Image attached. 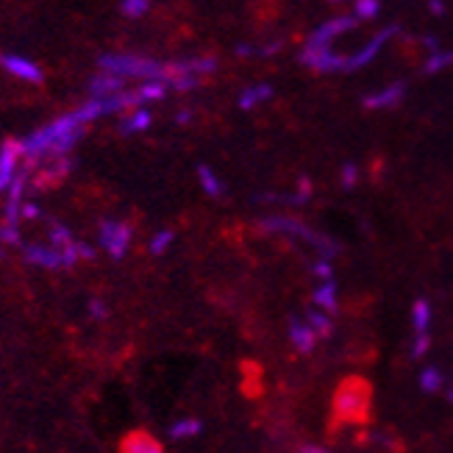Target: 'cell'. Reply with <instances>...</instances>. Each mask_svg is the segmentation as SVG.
Segmentation results:
<instances>
[{
	"instance_id": "cell-1",
	"label": "cell",
	"mask_w": 453,
	"mask_h": 453,
	"mask_svg": "<svg viewBox=\"0 0 453 453\" xmlns=\"http://www.w3.org/2000/svg\"><path fill=\"white\" fill-rule=\"evenodd\" d=\"M104 111H106V104L97 97V101H89L87 106L75 109L65 117H58V120L48 123L45 128L28 134L23 140L26 162L28 165H48L56 159H65V156H70V150L75 148V142L84 136V126Z\"/></svg>"
},
{
	"instance_id": "cell-2",
	"label": "cell",
	"mask_w": 453,
	"mask_h": 453,
	"mask_svg": "<svg viewBox=\"0 0 453 453\" xmlns=\"http://www.w3.org/2000/svg\"><path fill=\"white\" fill-rule=\"evenodd\" d=\"M372 411V387L362 376H348L331 398V415L342 426H365Z\"/></svg>"
},
{
	"instance_id": "cell-3",
	"label": "cell",
	"mask_w": 453,
	"mask_h": 453,
	"mask_svg": "<svg viewBox=\"0 0 453 453\" xmlns=\"http://www.w3.org/2000/svg\"><path fill=\"white\" fill-rule=\"evenodd\" d=\"M431 337H434V303L418 298L409 306V357L423 359L431 350Z\"/></svg>"
},
{
	"instance_id": "cell-4",
	"label": "cell",
	"mask_w": 453,
	"mask_h": 453,
	"mask_svg": "<svg viewBox=\"0 0 453 453\" xmlns=\"http://www.w3.org/2000/svg\"><path fill=\"white\" fill-rule=\"evenodd\" d=\"M19 253H23V259L31 267H42V270H70L78 262H84L81 253H75V250H58L50 242H23Z\"/></svg>"
},
{
	"instance_id": "cell-5",
	"label": "cell",
	"mask_w": 453,
	"mask_h": 453,
	"mask_svg": "<svg viewBox=\"0 0 453 453\" xmlns=\"http://www.w3.org/2000/svg\"><path fill=\"white\" fill-rule=\"evenodd\" d=\"M134 242V228L123 220H104L97 226V245L104 253H109L111 259H126Z\"/></svg>"
},
{
	"instance_id": "cell-6",
	"label": "cell",
	"mask_w": 453,
	"mask_h": 453,
	"mask_svg": "<svg viewBox=\"0 0 453 453\" xmlns=\"http://www.w3.org/2000/svg\"><path fill=\"white\" fill-rule=\"evenodd\" d=\"M287 340L292 345V350L298 353V357H309V353L318 350V345L323 342L320 340V334L314 331V326L306 320V314H295V318H289L287 323Z\"/></svg>"
},
{
	"instance_id": "cell-7",
	"label": "cell",
	"mask_w": 453,
	"mask_h": 453,
	"mask_svg": "<svg viewBox=\"0 0 453 453\" xmlns=\"http://www.w3.org/2000/svg\"><path fill=\"white\" fill-rule=\"evenodd\" d=\"M23 159H26L23 140H6L0 145V192H9L19 170H23V165H19Z\"/></svg>"
},
{
	"instance_id": "cell-8",
	"label": "cell",
	"mask_w": 453,
	"mask_h": 453,
	"mask_svg": "<svg viewBox=\"0 0 453 453\" xmlns=\"http://www.w3.org/2000/svg\"><path fill=\"white\" fill-rule=\"evenodd\" d=\"M0 67H4L9 75L19 78L26 84H42L45 81V73L36 62H31L28 56H19V53H0Z\"/></svg>"
},
{
	"instance_id": "cell-9",
	"label": "cell",
	"mask_w": 453,
	"mask_h": 453,
	"mask_svg": "<svg viewBox=\"0 0 453 453\" xmlns=\"http://www.w3.org/2000/svg\"><path fill=\"white\" fill-rule=\"evenodd\" d=\"M311 306H318V309H323L328 314L340 311V287H337V279L314 284V289H311Z\"/></svg>"
},
{
	"instance_id": "cell-10",
	"label": "cell",
	"mask_w": 453,
	"mask_h": 453,
	"mask_svg": "<svg viewBox=\"0 0 453 453\" xmlns=\"http://www.w3.org/2000/svg\"><path fill=\"white\" fill-rule=\"evenodd\" d=\"M120 453H167L150 431H131L120 442Z\"/></svg>"
},
{
	"instance_id": "cell-11",
	"label": "cell",
	"mask_w": 453,
	"mask_h": 453,
	"mask_svg": "<svg viewBox=\"0 0 453 453\" xmlns=\"http://www.w3.org/2000/svg\"><path fill=\"white\" fill-rule=\"evenodd\" d=\"M203 434V420L201 418H192V415H184V418H175L170 426H167V437L173 442H187V440H195Z\"/></svg>"
},
{
	"instance_id": "cell-12",
	"label": "cell",
	"mask_w": 453,
	"mask_h": 453,
	"mask_svg": "<svg viewBox=\"0 0 453 453\" xmlns=\"http://www.w3.org/2000/svg\"><path fill=\"white\" fill-rule=\"evenodd\" d=\"M448 384H450V379L445 376V370L437 367V365H426L418 372V387L426 392V395H442Z\"/></svg>"
},
{
	"instance_id": "cell-13",
	"label": "cell",
	"mask_w": 453,
	"mask_h": 453,
	"mask_svg": "<svg viewBox=\"0 0 453 453\" xmlns=\"http://www.w3.org/2000/svg\"><path fill=\"white\" fill-rule=\"evenodd\" d=\"M173 240H175V234H173L170 228H165V231H159V234H153V236H150V242H148L150 256H165V253L170 250Z\"/></svg>"
},
{
	"instance_id": "cell-14",
	"label": "cell",
	"mask_w": 453,
	"mask_h": 453,
	"mask_svg": "<svg viewBox=\"0 0 453 453\" xmlns=\"http://www.w3.org/2000/svg\"><path fill=\"white\" fill-rule=\"evenodd\" d=\"M150 123V114L148 111H131L128 117H126V120H123V131L126 134H134V131H142L145 126Z\"/></svg>"
},
{
	"instance_id": "cell-15",
	"label": "cell",
	"mask_w": 453,
	"mask_h": 453,
	"mask_svg": "<svg viewBox=\"0 0 453 453\" xmlns=\"http://www.w3.org/2000/svg\"><path fill=\"white\" fill-rule=\"evenodd\" d=\"M87 314H89V320L104 323V320H109L111 309H109V303H106L104 298H92V301L87 303Z\"/></svg>"
},
{
	"instance_id": "cell-16",
	"label": "cell",
	"mask_w": 453,
	"mask_h": 453,
	"mask_svg": "<svg viewBox=\"0 0 453 453\" xmlns=\"http://www.w3.org/2000/svg\"><path fill=\"white\" fill-rule=\"evenodd\" d=\"M145 9H148V0H126V4H123V12L131 14V17H140Z\"/></svg>"
},
{
	"instance_id": "cell-17",
	"label": "cell",
	"mask_w": 453,
	"mask_h": 453,
	"mask_svg": "<svg viewBox=\"0 0 453 453\" xmlns=\"http://www.w3.org/2000/svg\"><path fill=\"white\" fill-rule=\"evenodd\" d=\"M39 218H42V209H39L36 203L23 206V220H39Z\"/></svg>"
},
{
	"instance_id": "cell-18",
	"label": "cell",
	"mask_w": 453,
	"mask_h": 453,
	"mask_svg": "<svg viewBox=\"0 0 453 453\" xmlns=\"http://www.w3.org/2000/svg\"><path fill=\"white\" fill-rule=\"evenodd\" d=\"M201 179H203V187H206V192H218V181H214V175L211 173H206V170H201Z\"/></svg>"
},
{
	"instance_id": "cell-19",
	"label": "cell",
	"mask_w": 453,
	"mask_h": 453,
	"mask_svg": "<svg viewBox=\"0 0 453 453\" xmlns=\"http://www.w3.org/2000/svg\"><path fill=\"white\" fill-rule=\"evenodd\" d=\"M295 453H331L328 448H323V445H314V442H306V445H301Z\"/></svg>"
},
{
	"instance_id": "cell-20",
	"label": "cell",
	"mask_w": 453,
	"mask_h": 453,
	"mask_svg": "<svg viewBox=\"0 0 453 453\" xmlns=\"http://www.w3.org/2000/svg\"><path fill=\"white\" fill-rule=\"evenodd\" d=\"M442 395H445V401H448V403L453 406V381H450V384L445 387V392H442Z\"/></svg>"
},
{
	"instance_id": "cell-21",
	"label": "cell",
	"mask_w": 453,
	"mask_h": 453,
	"mask_svg": "<svg viewBox=\"0 0 453 453\" xmlns=\"http://www.w3.org/2000/svg\"><path fill=\"white\" fill-rule=\"evenodd\" d=\"M4 256H6V248H4V245H0V259H4Z\"/></svg>"
}]
</instances>
